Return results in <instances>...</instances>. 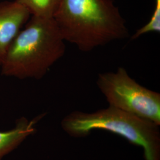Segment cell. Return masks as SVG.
Segmentation results:
<instances>
[{
  "label": "cell",
  "instance_id": "5",
  "mask_svg": "<svg viewBox=\"0 0 160 160\" xmlns=\"http://www.w3.org/2000/svg\"><path fill=\"white\" fill-rule=\"evenodd\" d=\"M30 16L29 11L16 1L0 2V66L12 41Z\"/></svg>",
  "mask_w": 160,
  "mask_h": 160
},
{
  "label": "cell",
  "instance_id": "4",
  "mask_svg": "<svg viewBox=\"0 0 160 160\" xmlns=\"http://www.w3.org/2000/svg\"><path fill=\"white\" fill-rule=\"evenodd\" d=\"M97 85L109 106L160 125V94L138 84L126 69L99 74Z\"/></svg>",
  "mask_w": 160,
  "mask_h": 160
},
{
  "label": "cell",
  "instance_id": "8",
  "mask_svg": "<svg viewBox=\"0 0 160 160\" xmlns=\"http://www.w3.org/2000/svg\"><path fill=\"white\" fill-rule=\"evenodd\" d=\"M160 0H155V7L153 14L148 23L138 29L132 36V39H137L142 34L151 32L160 33Z\"/></svg>",
  "mask_w": 160,
  "mask_h": 160
},
{
  "label": "cell",
  "instance_id": "7",
  "mask_svg": "<svg viewBox=\"0 0 160 160\" xmlns=\"http://www.w3.org/2000/svg\"><path fill=\"white\" fill-rule=\"evenodd\" d=\"M29 11L32 16L54 18L61 0H14Z\"/></svg>",
  "mask_w": 160,
  "mask_h": 160
},
{
  "label": "cell",
  "instance_id": "3",
  "mask_svg": "<svg viewBox=\"0 0 160 160\" xmlns=\"http://www.w3.org/2000/svg\"><path fill=\"white\" fill-rule=\"evenodd\" d=\"M63 131L74 138L86 137L94 129H103L142 147L145 160H160V125L110 106L92 113L75 111L61 122Z\"/></svg>",
  "mask_w": 160,
  "mask_h": 160
},
{
  "label": "cell",
  "instance_id": "6",
  "mask_svg": "<svg viewBox=\"0 0 160 160\" xmlns=\"http://www.w3.org/2000/svg\"><path fill=\"white\" fill-rule=\"evenodd\" d=\"M37 117L29 120L22 118L16 121V126L8 131H0V160L24 141L26 138L36 132L34 126L40 119Z\"/></svg>",
  "mask_w": 160,
  "mask_h": 160
},
{
  "label": "cell",
  "instance_id": "2",
  "mask_svg": "<svg viewBox=\"0 0 160 160\" xmlns=\"http://www.w3.org/2000/svg\"><path fill=\"white\" fill-rule=\"evenodd\" d=\"M65 42L53 18L32 16L7 52L1 75L39 80L64 55Z\"/></svg>",
  "mask_w": 160,
  "mask_h": 160
},
{
  "label": "cell",
  "instance_id": "1",
  "mask_svg": "<svg viewBox=\"0 0 160 160\" xmlns=\"http://www.w3.org/2000/svg\"><path fill=\"white\" fill-rule=\"evenodd\" d=\"M53 18L65 41L81 51H92L129 36L113 0H61Z\"/></svg>",
  "mask_w": 160,
  "mask_h": 160
}]
</instances>
